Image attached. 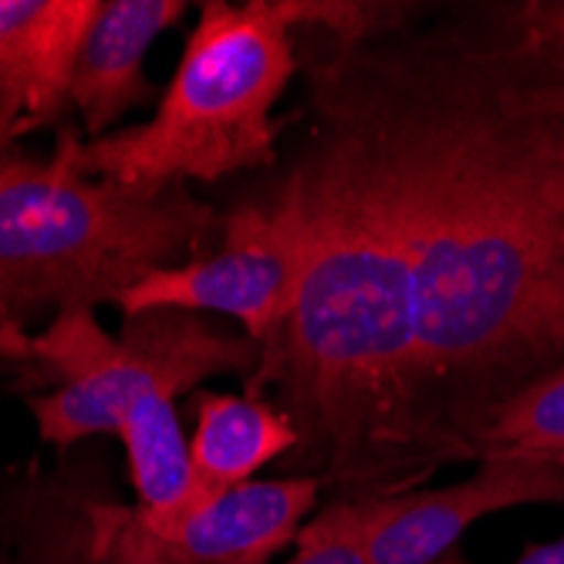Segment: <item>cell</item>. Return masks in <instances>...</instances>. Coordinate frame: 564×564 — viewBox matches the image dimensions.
<instances>
[{"label":"cell","instance_id":"obj_1","mask_svg":"<svg viewBox=\"0 0 564 564\" xmlns=\"http://www.w3.org/2000/svg\"><path fill=\"white\" fill-rule=\"evenodd\" d=\"M294 163L345 189L413 278L443 464L564 362V0L405 4L355 44L297 31Z\"/></svg>","mask_w":564,"mask_h":564},{"label":"cell","instance_id":"obj_2","mask_svg":"<svg viewBox=\"0 0 564 564\" xmlns=\"http://www.w3.org/2000/svg\"><path fill=\"white\" fill-rule=\"evenodd\" d=\"M264 189L312 234L301 291L247 379V395L268 392L297 430L284 477H318L335 500L416 490L446 464L423 405L402 253L345 189L294 160Z\"/></svg>","mask_w":564,"mask_h":564},{"label":"cell","instance_id":"obj_3","mask_svg":"<svg viewBox=\"0 0 564 564\" xmlns=\"http://www.w3.org/2000/svg\"><path fill=\"white\" fill-rule=\"evenodd\" d=\"M0 362L18 366L44 443L116 436L126 446L139 507L180 518L199 507L176 395L214 376H253L261 345L193 312H145L109 335L95 307H72L41 335L0 328Z\"/></svg>","mask_w":564,"mask_h":564},{"label":"cell","instance_id":"obj_4","mask_svg":"<svg viewBox=\"0 0 564 564\" xmlns=\"http://www.w3.org/2000/svg\"><path fill=\"white\" fill-rule=\"evenodd\" d=\"M75 129L51 160L0 149V328H28L119 297L152 271L210 250L220 217L186 186L85 176Z\"/></svg>","mask_w":564,"mask_h":564},{"label":"cell","instance_id":"obj_5","mask_svg":"<svg viewBox=\"0 0 564 564\" xmlns=\"http://www.w3.org/2000/svg\"><path fill=\"white\" fill-rule=\"evenodd\" d=\"M297 31L294 0L199 4L156 116L122 132L78 139V170L145 189L274 170L284 129L274 106L301 72Z\"/></svg>","mask_w":564,"mask_h":564},{"label":"cell","instance_id":"obj_6","mask_svg":"<svg viewBox=\"0 0 564 564\" xmlns=\"http://www.w3.org/2000/svg\"><path fill=\"white\" fill-rule=\"evenodd\" d=\"M312 264V234L284 199L264 186L220 217V247L163 268L132 284L116 307L122 318L145 312L227 315L247 338H264L284 322Z\"/></svg>","mask_w":564,"mask_h":564},{"label":"cell","instance_id":"obj_7","mask_svg":"<svg viewBox=\"0 0 564 564\" xmlns=\"http://www.w3.org/2000/svg\"><path fill=\"white\" fill-rule=\"evenodd\" d=\"M325 494L318 477L250 480L180 518L145 507H95L101 564H271L297 541Z\"/></svg>","mask_w":564,"mask_h":564},{"label":"cell","instance_id":"obj_8","mask_svg":"<svg viewBox=\"0 0 564 564\" xmlns=\"http://www.w3.org/2000/svg\"><path fill=\"white\" fill-rule=\"evenodd\" d=\"M369 524V564H436L480 518L528 503H564V464L487 456L467 480L358 500Z\"/></svg>","mask_w":564,"mask_h":564},{"label":"cell","instance_id":"obj_9","mask_svg":"<svg viewBox=\"0 0 564 564\" xmlns=\"http://www.w3.org/2000/svg\"><path fill=\"white\" fill-rule=\"evenodd\" d=\"M98 0H0V149L58 126Z\"/></svg>","mask_w":564,"mask_h":564},{"label":"cell","instance_id":"obj_10","mask_svg":"<svg viewBox=\"0 0 564 564\" xmlns=\"http://www.w3.org/2000/svg\"><path fill=\"white\" fill-rule=\"evenodd\" d=\"M186 14L183 0H109L101 4L78 51L68 101L91 139L106 135L126 112L160 101L142 72L145 51Z\"/></svg>","mask_w":564,"mask_h":564},{"label":"cell","instance_id":"obj_11","mask_svg":"<svg viewBox=\"0 0 564 564\" xmlns=\"http://www.w3.org/2000/svg\"><path fill=\"white\" fill-rule=\"evenodd\" d=\"M193 416L189 470L199 503L250 484L258 470L297 449L291 416L264 395L196 392Z\"/></svg>","mask_w":564,"mask_h":564},{"label":"cell","instance_id":"obj_12","mask_svg":"<svg viewBox=\"0 0 564 564\" xmlns=\"http://www.w3.org/2000/svg\"><path fill=\"white\" fill-rule=\"evenodd\" d=\"M487 456H538L564 464V362L494 416L484 436Z\"/></svg>","mask_w":564,"mask_h":564},{"label":"cell","instance_id":"obj_13","mask_svg":"<svg viewBox=\"0 0 564 564\" xmlns=\"http://www.w3.org/2000/svg\"><path fill=\"white\" fill-rule=\"evenodd\" d=\"M369 524L358 500H332L307 521L288 564H369Z\"/></svg>","mask_w":564,"mask_h":564},{"label":"cell","instance_id":"obj_14","mask_svg":"<svg viewBox=\"0 0 564 564\" xmlns=\"http://www.w3.org/2000/svg\"><path fill=\"white\" fill-rule=\"evenodd\" d=\"M436 564H474V561H467L464 554H446V557H440ZM514 564H564V538H557V541H547V544H531Z\"/></svg>","mask_w":564,"mask_h":564}]
</instances>
